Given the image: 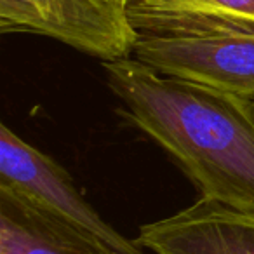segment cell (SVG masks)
Returning <instances> with one entry per match:
<instances>
[{
  "label": "cell",
  "instance_id": "obj_1",
  "mask_svg": "<svg viewBox=\"0 0 254 254\" xmlns=\"http://www.w3.org/2000/svg\"><path fill=\"white\" fill-rule=\"evenodd\" d=\"M117 113L152 138L200 197L254 211V101L164 75L138 58L103 61Z\"/></svg>",
  "mask_w": 254,
  "mask_h": 254
},
{
  "label": "cell",
  "instance_id": "obj_2",
  "mask_svg": "<svg viewBox=\"0 0 254 254\" xmlns=\"http://www.w3.org/2000/svg\"><path fill=\"white\" fill-rule=\"evenodd\" d=\"M0 32L49 37L101 63L131 58L139 40L127 0H0Z\"/></svg>",
  "mask_w": 254,
  "mask_h": 254
},
{
  "label": "cell",
  "instance_id": "obj_3",
  "mask_svg": "<svg viewBox=\"0 0 254 254\" xmlns=\"http://www.w3.org/2000/svg\"><path fill=\"white\" fill-rule=\"evenodd\" d=\"M0 188L94 233L120 254H145L136 240L120 235L99 216L56 160L21 139L5 124L0 126Z\"/></svg>",
  "mask_w": 254,
  "mask_h": 254
},
{
  "label": "cell",
  "instance_id": "obj_4",
  "mask_svg": "<svg viewBox=\"0 0 254 254\" xmlns=\"http://www.w3.org/2000/svg\"><path fill=\"white\" fill-rule=\"evenodd\" d=\"M134 58L159 73L254 101V35L139 39Z\"/></svg>",
  "mask_w": 254,
  "mask_h": 254
},
{
  "label": "cell",
  "instance_id": "obj_5",
  "mask_svg": "<svg viewBox=\"0 0 254 254\" xmlns=\"http://www.w3.org/2000/svg\"><path fill=\"white\" fill-rule=\"evenodd\" d=\"M134 240L153 254H254V211L200 197L141 225Z\"/></svg>",
  "mask_w": 254,
  "mask_h": 254
},
{
  "label": "cell",
  "instance_id": "obj_6",
  "mask_svg": "<svg viewBox=\"0 0 254 254\" xmlns=\"http://www.w3.org/2000/svg\"><path fill=\"white\" fill-rule=\"evenodd\" d=\"M139 39L254 35V0H127Z\"/></svg>",
  "mask_w": 254,
  "mask_h": 254
},
{
  "label": "cell",
  "instance_id": "obj_7",
  "mask_svg": "<svg viewBox=\"0 0 254 254\" xmlns=\"http://www.w3.org/2000/svg\"><path fill=\"white\" fill-rule=\"evenodd\" d=\"M0 254H120L87 230L0 188Z\"/></svg>",
  "mask_w": 254,
  "mask_h": 254
}]
</instances>
